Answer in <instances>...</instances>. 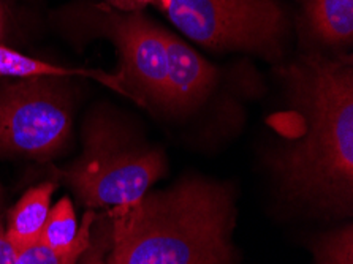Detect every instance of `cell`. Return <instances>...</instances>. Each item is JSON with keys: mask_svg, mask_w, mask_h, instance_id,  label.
I'll return each instance as SVG.
<instances>
[{"mask_svg": "<svg viewBox=\"0 0 353 264\" xmlns=\"http://www.w3.org/2000/svg\"><path fill=\"white\" fill-rule=\"evenodd\" d=\"M57 172L89 209L117 207L146 195L167 159L127 121L99 114L85 123L83 154Z\"/></svg>", "mask_w": 353, "mask_h": 264, "instance_id": "3", "label": "cell"}, {"mask_svg": "<svg viewBox=\"0 0 353 264\" xmlns=\"http://www.w3.org/2000/svg\"><path fill=\"white\" fill-rule=\"evenodd\" d=\"M95 211L89 209L84 214L81 222H79L77 241L70 247L57 250L37 242V244L28 247V249L16 252L13 264H79L85 252L89 250L90 244H92Z\"/></svg>", "mask_w": 353, "mask_h": 264, "instance_id": "10", "label": "cell"}, {"mask_svg": "<svg viewBox=\"0 0 353 264\" xmlns=\"http://www.w3.org/2000/svg\"><path fill=\"white\" fill-rule=\"evenodd\" d=\"M176 29L214 52L279 61L288 21L277 0H149Z\"/></svg>", "mask_w": 353, "mask_h": 264, "instance_id": "4", "label": "cell"}, {"mask_svg": "<svg viewBox=\"0 0 353 264\" xmlns=\"http://www.w3.org/2000/svg\"><path fill=\"white\" fill-rule=\"evenodd\" d=\"M54 190L56 182H43L32 187L8 212L5 231L14 252L28 249L40 241Z\"/></svg>", "mask_w": 353, "mask_h": 264, "instance_id": "9", "label": "cell"}, {"mask_svg": "<svg viewBox=\"0 0 353 264\" xmlns=\"http://www.w3.org/2000/svg\"><path fill=\"white\" fill-rule=\"evenodd\" d=\"M79 222L70 198L63 196L51 206L50 214L40 233V244L50 249H67L77 241Z\"/></svg>", "mask_w": 353, "mask_h": 264, "instance_id": "11", "label": "cell"}, {"mask_svg": "<svg viewBox=\"0 0 353 264\" xmlns=\"http://www.w3.org/2000/svg\"><path fill=\"white\" fill-rule=\"evenodd\" d=\"M111 8L119 12H143V8L149 5V0H106Z\"/></svg>", "mask_w": 353, "mask_h": 264, "instance_id": "14", "label": "cell"}, {"mask_svg": "<svg viewBox=\"0 0 353 264\" xmlns=\"http://www.w3.org/2000/svg\"><path fill=\"white\" fill-rule=\"evenodd\" d=\"M7 26H8V14H7V7L0 0V45H3L5 35H7Z\"/></svg>", "mask_w": 353, "mask_h": 264, "instance_id": "15", "label": "cell"}, {"mask_svg": "<svg viewBox=\"0 0 353 264\" xmlns=\"http://www.w3.org/2000/svg\"><path fill=\"white\" fill-rule=\"evenodd\" d=\"M110 215L105 264H233L234 198L225 184L189 177Z\"/></svg>", "mask_w": 353, "mask_h": 264, "instance_id": "2", "label": "cell"}, {"mask_svg": "<svg viewBox=\"0 0 353 264\" xmlns=\"http://www.w3.org/2000/svg\"><path fill=\"white\" fill-rule=\"evenodd\" d=\"M288 110L276 117L270 168L293 201L331 215L353 209V61L304 54L281 72Z\"/></svg>", "mask_w": 353, "mask_h": 264, "instance_id": "1", "label": "cell"}, {"mask_svg": "<svg viewBox=\"0 0 353 264\" xmlns=\"http://www.w3.org/2000/svg\"><path fill=\"white\" fill-rule=\"evenodd\" d=\"M73 94L65 79H7L0 84V155L46 160L68 144Z\"/></svg>", "mask_w": 353, "mask_h": 264, "instance_id": "5", "label": "cell"}, {"mask_svg": "<svg viewBox=\"0 0 353 264\" xmlns=\"http://www.w3.org/2000/svg\"><path fill=\"white\" fill-rule=\"evenodd\" d=\"M299 34L312 45L344 52L353 41V0H295Z\"/></svg>", "mask_w": 353, "mask_h": 264, "instance_id": "8", "label": "cell"}, {"mask_svg": "<svg viewBox=\"0 0 353 264\" xmlns=\"http://www.w3.org/2000/svg\"><path fill=\"white\" fill-rule=\"evenodd\" d=\"M315 264H353L352 223L315 238L311 245Z\"/></svg>", "mask_w": 353, "mask_h": 264, "instance_id": "12", "label": "cell"}, {"mask_svg": "<svg viewBox=\"0 0 353 264\" xmlns=\"http://www.w3.org/2000/svg\"><path fill=\"white\" fill-rule=\"evenodd\" d=\"M168 59V100L165 112L181 114L195 110L217 84V68L173 32L165 30Z\"/></svg>", "mask_w": 353, "mask_h": 264, "instance_id": "7", "label": "cell"}, {"mask_svg": "<svg viewBox=\"0 0 353 264\" xmlns=\"http://www.w3.org/2000/svg\"><path fill=\"white\" fill-rule=\"evenodd\" d=\"M99 29L119 54V77L128 99L165 111L168 100V59L165 29L143 12H119L99 5Z\"/></svg>", "mask_w": 353, "mask_h": 264, "instance_id": "6", "label": "cell"}, {"mask_svg": "<svg viewBox=\"0 0 353 264\" xmlns=\"http://www.w3.org/2000/svg\"><path fill=\"white\" fill-rule=\"evenodd\" d=\"M90 249V247H89ZM79 264H105V260L101 258L100 253H92V255H89V250L85 252V255L83 256V260Z\"/></svg>", "mask_w": 353, "mask_h": 264, "instance_id": "16", "label": "cell"}, {"mask_svg": "<svg viewBox=\"0 0 353 264\" xmlns=\"http://www.w3.org/2000/svg\"><path fill=\"white\" fill-rule=\"evenodd\" d=\"M16 252L7 238L3 225V188L0 184V264H13Z\"/></svg>", "mask_w": 353, "mask_h": 264, "instance_id": "13", "label": "cell"}]
</instances>
